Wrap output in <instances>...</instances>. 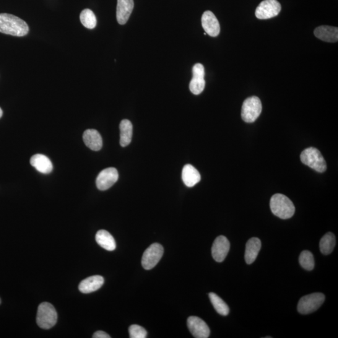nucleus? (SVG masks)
Returning <instances> with one entry per match:
<instances>
[{
    "label": "nucleus",
    "mask_w": 338,
    "mask_h": 338,
    "mask_svg": "<svg viewBox=\"0 0 338 338\" xmlns=\"http://www.w3.org/2000/svg\"><path fill=\"white\" fill-rule=\"evenodd\" d=\"M29 32L27 23L15 15L0 14V32L15 36H24Z\"/></svg>",
    "instance_id": "nucleus-1"
},
{
    "label": "nucleus",
    "mask_w": 338,
    "mask_h": 338,
    "mask_svg": "<svg viewBox=\"0 0 338 338\" xmlns=\"http://www.w3.org/2000/svg\"><path fill=\"white\" fill-rule=\"evenodd\" d=\"M270 207L273 214L282 219H290L295 212V207L293 202L281 194L272 196L270 201Z\"/></svg>",
    "instance_id": "nucleus-2"
},
{
    "label": "nucleus",
    "mask_w": 338,
    "mask_h": 338,
    "mask_svg": "<svg viewBox=\"0 0 338 338\" xmlns=\"http://www.w3.org/2000/svg\"><path fill=\"white\" fill-rule=\"evenodd\" d=\"M58 315L55 308L51 304L44 302L38 306L36 323L43 329H49L53 327L57 322Z\"/></svg>",
    "instance_id": "nucleus-3"
},
{
    "label": "nucleus",
    "mask_w": 338,
    "mask_h": 338,
    "mask_svg": "<svg viewBox=\"0 0 338 338\" xmlns=\"http://www.w3.org/2000/svg\"><path fill=\"white\" fill-rule=\"evenodd\" d=\"M301 160L304 164L309 166L318 173H324L326 171V162L323 156L319 150L314 147H309L304 150L300 155Z\"/></svg>",
    "instance_id": "nucleus-4"
},
{
    "label": "nucleus",
    "mask_w": 338,
    "mask_h": 338,
    "mask_svg": "<svg viewBox=\"0 0 338 338\" xmlns=\"http://www.w3.org/2000/svg\"><path fill=\"white\" fill-rule=\"evenodd\" d=\"M262 111L261 100L256 96L247 98L242 106L241 116L247 123H253L256 121Z\"/></svg>",
    "instance_id": "nucleus-5"
},
{
    "label": "nucleus",
    "mask_w": 338,
    "mask_h": 338,
    "mask_svg": "<svg viewBox=\"0 0 338 338\" xmlns=\"http://www.w3.org/2000/svg\"><path fill=\"white\" fill-rule=\"evenodd\" d=\"M324 300L325 296L320 293L304 296L299 301L298 311L299 313L302 314L313 313L320 308L324 302Z\"/></svg>",
    "instance_id": "nucleus-6"
},
{
    "label": "nucleus",
    "mask_w": 338,
    "mask_h": 338,
    "mask_svg": "<svg viewBox=\"0 0 338 338\" xmlns=\"http://www.w3.org/2000/svg\"><path fill=\"white\" fill-rule=\"evenodd\" d=\"M163 248L158 243L152 244L145 251L142 259V265L145 269L150 270L154 267L163 256Z\"/></svg>",
    "instance_id": "nucleus-7"
},
{
    "label": "nucleus",
    "mask_w": 338,
    "mask_h": 338,
    "mask_svg": "<svg viewBox=\"0 0 338 338\" xmlns=\"http://www.w3.org/2000/svg\"><path fill=\"white\" fill-rule=\"evenodd\" d=\"M281 10V5L277 0H264L257 7L255 15L261 20L269 19L277 16Z\"/></svg>",
    "instance_id": "nucleus-8"
},
{
    "label": "nucleus",
    "mask_w": 338,
    "mask_h": 338,
    "mask_svg": "<svg viewBox=\"0 0 338 338\" xmlns=\"http://www.w3.org/2000/svg\"><path fill=\"white\" fill-rule=\"evenodd\" d=\"M118 179L119 173L116 168H106L98 174L96 185L100 191H106L110 189L118 181Z\"/></svg>",
    "instance_id": "nucleus-9"
},
{
    "label": "nucleus",
    "mask_w": 338,
    "mask_h": 338,
    "mask_svg": "<svg viewBox=\"0 0 338 338\" xmlns=\"http://www.w3.org/2000/svg\"><path fill=\"white\" fill-rule=\"evenodd\" d=\"M192 74L193 77L190 82V90L194 95L201 94L205 86L204 67L201 64H196L192 69Z\"/></svg>",
    "instance_id": "nucleus-10"
},
{
    "label": "nucleus",
    "mask_w": 338,
    "mask_h": 338,
    "mask_svg": "<svg viewBox=\"0 0 338 338\" xmlns=\"http://www.w3.org/2000/svg\"><path fill=\"white\" fill-rule=\"evenodd\" d=\"M187 326L190 332L196 338H207L210 336V329L204 321L197 316L187 319Z\"/></svg>",
    "instance_id": "nucleus-11"
},
{
    "label": "nucleus",
    "mask_w": 338,
    "mask_h": 338,
    "mask_svg": "<svg viewBox=\"0 0 338 338\" xmlns=\"http://www.w3.org/2000/svg\"><path fill=\"white\" fill-rule=\"evenodd\" d=\"M230 243L225 236H220L215 239L212 247V255L215 261L221 262L226 259L230 251Z\"/></svg>",
    "instance_id": "nucleus-12"
},
{
    "label": "nucleus",
    "mask_w": 338,
    "mask_h": 338,
    "mask_svg": "<svg viewBox=\"0 0 338 338\" xmlns=\"http://www.w3.org/2000/svg\"><path fill=\"white\" fill-rule=\"evenodd\" d=\"M202 25L205 33L212 37L219 35L220 25L219 21L212 12L206 11L202 15Z\"/></svg>",
    "instance_id": "nucleus-13"
},
{
    "label": "nucleus",
    "mask_w": 338,
    "mask_h": 338,
    "mask_svg": "<svg viewBox=\"0 0 338 338\" xmlns=\"http://www.w3.org/2000/svg\"><path fill=\"white\" fill-rule=\"evenodd\" d=\"M134 0H118L117 20L120 25H125L133 11Z\"/></svg>",
    "instance_id": "nucleus-14"
},
{
    "label": "nucleus",
    "mask_w": 338,
    "mask_h": 338,
    "mask_svg": "<svg viewBox=\"0 0 338 338\" xmlns=\"http://www.w3.org/2000/svg\"><path fill=\"white\" fill-rule=\"evenodd\" d=\"M83 139L87 146L93 151H98L103 145L102 138L95 129H88L83 135Z\"/></svg>",
    "instance_id": "nucleus-15"
},
{
    "label": "nucleus",
    "mask_w": 338,
    "mask_h": 338,
    "mask_svg": "<svg viewBox=\"0 0 338 338\" xmlns=\"http://www.w3.org/2000/svg\"><path fill=\"white\" fill-rule=\"evenodd\" d=\"M104 279L101 275H96L88 277L80 283L79 289L80 292L88 294L99 290L102 287Z\"/></svg>",
    "instance_id": "nucleus-16"
},
{
    "label": "nucleus",
    "mask_w": 338,
    "mask_h": 338,
    "mask_svg": "<svg viewBox=\"0 0 338 338\" xmlns=\"http://www.w3.org/2000/svg\"><path fill=\"white\" fill-rule=\"evenodd\" d=\"M30 163L41 174H50L53 170V164L51 160L45 155L40 153L32 156L30 159Z\"/></svg>",
    "instance_id": "nucleus-17"
},
{
    "label": "nucleus",
    "mask_w": 338,
    "mask_h": 338,
    "mask_svg": "<svg viewBox=\"0 0 338 338\" xmlns=\"http://www.w3.org/2000/svg\"><path fill=\"white\" fill-rule=\"evenodd\" d=\"M314 35L326 42L334 43L338 40V28L330 26H321L314 30Z\"/></svg>",
    "instance_id": "nucleus-18"
},
{
    "label": "nucleus",
    "mask_w": 338,
    "mask_h": 338,
    "mask_svg": "<svg viewBox=\"0 0 338 338\" xmlns=\"http://www.w3.org/2000/svg\"><path fill=\"white\" fill-rule=\"evenodd\" d=\"M182 178L184 184L187 187H192L196 186L201 181V174L196 168L191 164L184 166L182 173Z\"/></svg>",
    "instance_id": "nucleus-19"
},
{
    "label": "nucleus",
    "mask_w": 338,
    "mask_h": 338,
    "mask_svg": "<svg viewBox=\"0 0 338 338\" xmlns=\"http://www.w3.org/2000/svg\"><path fill=\"white\" fill-rule=\"evenodd\" d=\"M261 249V242L257 238H253L246 244L245 260L246 263L251 264L256 261L257 256Z\"/></svg>",
    "instance_id": "nucleus-20"
},
{
    "label": "nucleus",
    "mask_w": 338,
    "mask_h": 338,
    "mask_svg": "<svg viewBox=\"0 0 338 338\" xmlns=\"http://www.w3.org/2000/svg\"><path fill=\"white\" fill-rule=\"evenodd\" d=\"M95 240L98 245L106 251H112L116 248L115 239L110 233L105 230L98 231L96 234Z\"/></svg>",
    "instance_id": "nucleus-21"
},
{
    "label": "nucleus",
    "mask_w": 338,
    "mask_h": 338,
    "mask_svg": "<svg viewBox=\"0 0 338 338\" xmlns=\"http://www.w3.org/2000/svg\"><path fill=\"white\" fill-rule=\"evenodd\" d=\"M121 131V140L120 144L122 147H126L131 144L133 135V126L129 120L124 119L120 124Z\"/></svg>",
    "instance_id": "nucleus-22"
},
{
    "label": "nucleus",
    "mask_w": 338,
    "mask_h": 338,
    "mask_svg": "<svg viewBox=\"0 0 338 338\" xmlns=\"http://www.w3.org/2000/svg\"><path fill=\"white\" fill-rule=\"evenodd\" d=\"M335 246H336V238L332 233L326 234L322 237L319 243V248L324 255L331 254Z\"/></svg>",
    "instance_id": "nucleus-23"
},
{
    "label": "nucleus",
    "mask_w": 338,
    "mask_h": 338,
    "mask_svg": "<svg viewBox=\"0 0 338 338\" xmlns=\"http://www.w3.org/2000/svg\"><path fill=\"white\" fill-rule=\"evenodd\" d=\"M210 302L214 306L215 311L222 316H227L230 313V308L224 301L219 296L214 293H210L209 295Z\"/></svg>",
    "instance_id": "nucleus-24"
},
{
    "label": "nucleus",
    "mask_w": 338,
    "mask_h": 338,
    "mask_svg": "<svg viewBox=\"0 0 338 338\" xmlns=\"http://www.w3.org/2000/svg\"><path fill=\"white\" fill-rule=\"evenodd\" d=\"M80 22L85 27L93 29L97 25V18L94 13L90 9L83 10L80 15Z\"/></svg>",
    "instance_id": "nucleus-25"
},
{
    "label": "nucleus",
    "mask_w": 338,
    "mask_h": 338,
    "mask_svg": "<svg viewBox=\"0 0 338 338\" xmlns=\"http://www.w3.org/2000/svg\"><path fill=\"white\" fill-rule=\"evenodd\" d=\"M299 261L304 269L311 270L314 269V259L313 254L308 251H304L301 253Z\"/></svg>",
    "instance_id": "nucleus-26"
},
{
    "label": "nucleus",
    "mask_w": 338,
    "mask_h": 338,
    "mask_svg": "<svg viewBox=\"0 0 338 338\" xmlns=\"http://www.w3.org/2000/svg\"><path fill=\"white\" fill-rule=\"evenodd\" d=\"M129 330L130 337L131 338H145L147 337V332L146 330L139 325H131Z\"/></svg>",
    "instance_id": "nucleus-27"
},
{
    "label": "nucleus",
    "mask_w": 338,
    "mask_h": 338,
    "mask_svg": "<svg viewBox=\"0 0 338 338\" xmlns=\"http://www.w3.org/2000/svg\"><path fill=\"white\" fill-rule=\"evenodd\" d=\"M93 338H110V336L105 332L102 331H98L93 334Z\"/></svg>",
    "instance_id": "nucleus-28"
},
{
    "label": "nucleus",
    "mask_w": 338,
    "mask_h": 338,
    "mask_svg": "<svg viewBox=\"0 0 338 338\" xmlns=\"http://www.w3.org/2000/svg\"><path fill=\"white\" fill-rule=\"evenodd\" d=\"M2 116H3V111L2 110V108H0V118H2Z\"/></svg>",
    "instance_id": "nucleus-29"
},
{
    "label": "nucleus",
    "mask_w": 338,
    "mask_h": 338,
    "mask_svg": "<svg viewBox=\"0 0 338 338\" xmlns=\"http://www.w3.org/2000/svg\"><path fill=\"white\" fill-rule=\"evenodd\" d=\"M1 303H2V301H1V299H0V304H1Z\"/></svg>",
    "instance_id": "nucleus-30"
}]
</instances>
